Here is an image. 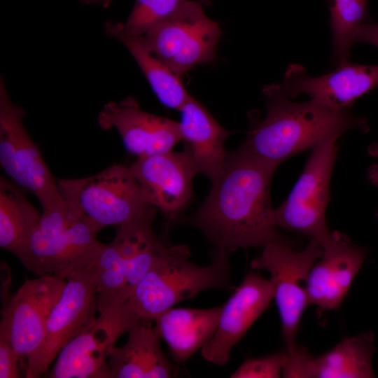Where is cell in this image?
I'll use <instances>...</instances> for the list:
<instances>
[{
  "label": "cell",
  "instance_id": "21",
  "mask_svg": "<svg viewBox=\"0 0 378 378\" xmlns=\"http://www.w3.org/2000/svg\"><path fill=\"white\" fill-rule=\"evenodd\" d=\"M106 34L120 41L128 50L148 81L159 101L166 107L179 111L190 94L180 76L173 73L151 51L144 36H133L125 31L122 22L108 21Z\"/></svg>",
  "mask_w": 378,
  "mask_h": 378
},
{
  "label": "cell",
  "instance_id": "28",
  "mask_svg": "<svg viewBox=\"0 0 378 378\" xmlns=\"http://www.w3.org/2000/svg\"><path fill=\"white\" fill-rule=\"evenodd\" d=\"M355 43H365L378 48V23L368 21L360 26L355 34Z\"/></svg>",
  "mask_w": 378,
  "mask_h": 378
},
{
  "label": "cell",
  "instance_id": "6",
  "mask_svg": "<svg viewBox=\"0 0 378 378\" xmlns=\"http://www.w3.org/2000/svg\"><path fill=\"white\" fill-rule=\"evenodd\" d=\"M335 140L325 142L312 150L303 171L287 199L273 209L276 227L305 234L323 248L333 239L326 222L330 200V183L337 147Z\"/></svg>",
  "mask_w": 378,
  "mask_h": 378
},
{
  "label": "cell",
  "instance_id": "26",
  "mask_svg": "<svg viewBox=\"0 0 378 378\" xmlns=\"http://www.w3.org/2000/svg\"><path fill=\"white\" fill-rule=\"evenodd\" d=\"M282 376L286 378L316 377V358L302 346L296 344L285 351Z\"/></svg>",
  "mask_w": 378,
  "mask_h": 378
},
{
  "label": "cell",
  "instance_id": "4",
  "mask_svg": "<svg viewBox=\"0 0 378 378\" xmlns=\"http://www.w3.org/2000/svg\"><path fill=\"white\" fill-rule=\"evenodd\" d=\"M100 230L70 211L63 202L43 209L41 218L18 255L29 270L38 276L64 279L96 262L104 244Z\"/></svg>",
  "mask_w": 378,
  "mask_h": 378
},
{
  "label": "cell",
  "instance_id": "25",
  "mask_svg": "<svg viewBox=\"0 0 378 378\" xmlns=\"http://www.w3.org/2000/svg\"><path fill=\"white\" fill-rule=\"evenodd\" d=\"M286 351L246 360L230 376L232 378H278L282 375Z\"/></svg>",
  "mask_w": 378,
  "mask_h": 378
},
{
  "label": "cell",
  "instance_id": "7",
  "mask_svg": "<svg viewBox=\"0 0 378 378\" xmlns=\"http://www.w3.org/2000/svg\"><path fill=\"white\" fill-rule=\"evenodd\" d=\"M222 30L205 13L202 4L190 0L144 35L153 53L181 77L216 57Z\"/></svg>",
  "mask_w": 378,
  "mask_h": 378
},
{
  "label": "cell",
  "instance_id": "31",
  "mask_svg": "<svg viewBox=\"0 0 378 378\" xmlns=\"http://www.w3.org/2000/svg\"><path fill=\"white\" fill-rule=\"evenodd\" d=\"M85 4H97L104 7H107L110 4V0H80Z\"/></svg>",
  "mask_w": 378,
  "mask_h": 378
},
{
  "label": "cell",
  "instance_id": "32",
  "mask_svg": "<svg viewBox=\"0 0 378 378\" xmlns=\"http://www.w3.org/2000/svg\"><path fill=\"white\" fill-rule=\"evenodd\" d=\"M368 152L372 157L378 158V141H374L369 145Z\"/></svg>",
  "mask_w": 378,
  "mask_h": 378
},
{
  "label": "cell",
  "instance_id": "1",
  "mask_svg": "<svg viewBox=\"0 0 378 378\" xmlns=\"http://www.w3.org/2000/svg\"><path fill=\"white\" fill-rule=\"evenodd\" d=\"M277 167L240 149L227 153L192 224L216 247L230 251L284 239L272 219L270 188Z\"/></svg>",
  "mask_w": 378,
  "mask_h": 378
},
{
  "label": "cell",
  "instance_id": "27",
  "mask_svg": "<svg viewBox=\"0 0 378 378\" xmlns=\"http://www.w3.org/2000/svg\"><path fill=\"white\" fill-rule=\"evenodd\" d=\"M27 360L13 348L6 334L0 330V378H18L26 375Z\"/></svg>",
  "mask_w": 378,
  "mask_h": 378
},
{
  "label": "cell",
  "instance_id": "19",
  "mask_svg": "<svg viewBox=\"0 0 378 378\" xmlns=\"http://www.w3.org/2000/svg\"><path fill=\"white\" fill-rule=\"evenodd\" d=\"M221 309L172 307L153 320L155 330L167 344L176 363H184L213 337Z\"/></svg>",
  "mask_w": 378,
  "mask_h": 378
},
{
  "label": "cell",
  "instance_id": "24",
  "mask_svg": "<svg viewBox=\"0 0 378 378\" xmlns=\"http://www.w3.org/2000/svg\"><path fill=\"white\" fill-rule=\"evenodd\" d=\"M188 0H135L126 22L125 32L133 36H144L150 29L172 15Z\"/></svg>",
  "mask_w": 378,
  "mask_h": 378
},
{
  "label": "cell",
  "instance_id": "8",
  "mask_svg": "<svg viewBox=\"0 0 378 378\" xmlns=\"http://www.w3.org/2000/svg\"><path fill=\"white\" fill-rule=\"evenodd\" d=\"M99 314L62 349L48 377L111 378L108 358L118 338L150 321L138 315L129 300L118 301Z\"/></svg>",
  "mask_w": 378,
  "mask_h": 378
},
{
  "label": "cell",
  "instance_id": "22",
  "mask_svg": "<svg viewBox=\"0 0 378 378\" xmlns=\"http://www.w3.org/2000/svg\"><path fill=\"white\" fill-rule=\"evenodd\" d=\"M24 190L10 179L1 176L0 246L16 257L41 216Z\"/></svg>",
  "mask_w": 378,
  "mask_h": 378
},
{
  "label": "cell",
  "instance_id": "29",
  "mask_svg": "<svg viewBox=\"0 0 378 378\" xmlns=\"http://www.w3.org/2000/svg\"><path fill=\"white\" fill-rule=\"evenodd\" d=\"M11 282V273L8 265L4 262H1V299L3 307H4L9 301V289Z\"/></svg>",
  "mask_w": 378,
  "mask_h": 378
},
{
  "label": "cell",
  "instance_id": "11",
  "mask_svg": "<svg viewBox=\"0 0 378 378\" xmlns=\"http://www.w3.org/2000/svg\"><path fill=\"white\" fill-rule=\"evenodd\" d=\"M97 272L95 263L66 279L62 294L48 319L39 346L27 358L25 377L47 374L62 349L95 318Z\"/></svg>",
  "mask_w": 378,
  "mask_h": 378
},
{
  "label": "cell",
  "instance_id": "33",
  "mask_svg": "<svg viewBox=\"0 0 378 378\" xmlns=\"http://www.w3.org/2000/svg\"><path fill=\"white\" fill-rule=\"evenodd\" d=\"M211 0H199V2L202 4H208Z\"/></svg>",
  "mask_w": 378,
  "mask_h": 378
},
{
  "label": "cell",
  "instance_id": "13",
  "mask_svg": "<svg viewBox=\"0 0 378 378\" xmlns=\"http://www.w3.org/2000/svg\"><path fill=\"white\" fill-rule=\"evenodd\" d=\"M129 168L150 203L167 219L177 218L189 205L198 173L186 148L136 158Z\"/></svg>",
  "mask_w": 378,
  "mask_h": 378
},
{
  "label": "cell",
  "instance_id": "10",
  "mask_svg": "<svg viewBox=\"0 0 378 378\" xmlns=\"http://www.w3.org/2000/svg\"><path fill=\"white\" fill-rule=\"evenodd\" d=\"M24 110L10 100L0 81V164L12 181L35 195L43 209L63 202L57 180L23 125Z\"/></svg>",
  "mask_w": 378,
  "mask_h": 378
},
{
  "label": "cell",
  "instance_id": "12",
  "mask_svg": "<svg viewBox=\"0 0 378 378\" xmlns=\"http://www.w3.org/2000/svg\"><path fill=\"white\" fill-rule=\"evenodd\" d=\"M65 284L66 279L56 276L27 279L2 307L0 330L24 360L41 344Z\"/></svg>",
  "mask_w": 378,
  "mask_h": 378
},
{
  "label": "cell",
  "instance_id": "2",
  "mask_svg": "<svg viewBox=\"0 0 378 378\" xmlns=\"http://www.w3.org/2000/svg\"><path fill=\"white\" fill-rule=\"evenodd\" d=\"M267 114L253 122L239 149L265 162L279 165L307 149L344 133L370 130L366 118L354 115L349 108H334L310 99L295 102L286 94L281 84L262 88Z\"/></svg>",
  "mask_w": 378,
  "mask_h": 378
},
{
  "label": "cell",
  "instance_id": "30",
  "mask_svg": "<svg viewBox=\"0 0 378 378\" xmlns=\"http://www.w3.org/2000/svg\"><path fill=\"white\" fill-rule=\"evenodd\" d=\"M368 179L370 184L378 188V164H372L368 168ZM376 216L378 220V211L376 213Z\"/></svg>",
  "mask_w": 378,
  "mask_h": 378
},
{
  "label": "cell",
  "instance_id": "23",
  "mask_svg": "<svg viewBox=\"0 0 378 378\" xmlns=\"http://www.w3.org/2000/svg\"><path fill=\"white\" fill-rule=\"evenodd\" d=\"M372 331L346 337L316 358L317 378L374 377L372 366L374 352Z\"/></svg>",
  "mask_w": 378,
  "mask_h": 378
},
{
  "label": "cell",
  "instance_id": "18",
  "mask_svg": "<svg viewBox=\"0 0 378 378\" xmlns=\"http://www.w3.org/2000/svg\"><path fill=\"white\" fill-rule=\"evenodd\" d=\"M181 139L190 153L198 174L211 183L226 161L225 143L231 132L222 127L207 108L191 95L179 110Z\"/></svg>",
  "mask_w": 378,
  "mask_h": 378
},
{
  "label": "cell",
  "instance_id": "15",
  "mask_svg": "<svg viewBox=\"0 0 378 378\" xmlns=\"http://www.w3.org/2000/svg\"><path fill=\"white\" fill-rule=\"evenodd\" d=\"M98 124L104 130L115 129L126 150L137 158L172 150L182 140L178 122L142 110L134 97L106 104Z\"/></svg>",
  "mask_w": 378,
  "mask_h": 378
},
{
  "label": "cell",
  "instance_id": "17",
  "mask_svg": "<svg viewBox=\"0 0 378 378\" xmlns=\"http://www.w3.org/2000/svg\"><path fill=\"white\" fill-rule=\"evenodd\" d=\"M323 249L304 281V289L309 304L332 310L344 300L368 251L338 231L333 232L332 241Z\"/></svg>",
  "mask_w": 378,
  "mask_h": 378
},
{
  "label": "cell",
  "instance_id": "16",
  "mask_svg": "<svg viewBox=\"0 0 378 378\" xmlns=\"http://www.w3.org/2000/svg\"><path fill=\"white\" fill-rule=\"evenodd\" d=\"M290 98L302 94L323 105L338 109L349 108L360 96L378 87V65L340 64L331 72L311 76L301 64L288 66L281 84Z\"/></svg>",
  "mask_w": 378,
  "mask_h": 378
},
{
  "label": "cell",
  "instance_id": "20",
  "mask_svg": "<svg viewBox=\"0 0 378 378\" xmlns=\"http://www.w3.org/2000/svg\"><path fill=\"white\" fill-rule=\"evenodd\" d=\"M140 323L128 332L126 343L114 346L108 364L111 378H168L172 366L164 354L155 328Z\"/></svg>",
  "mask_w": 378,
  "mask_h": 378
},
{
  "label": "cell",
  "instance_id": "5",
  "mask_svg": "<svg viewBox=\"0 0 378 378\" xmlns=\"http://www.w3.org/2000/svg\"><path fill=\"white\" fill-rule=\"evenodd\" d=\"M67 209L99 230L120 227L153 205L129 167L113 164L90 176L57 180Z\"/></svg>",
  "mask_w": 378,
  "mask_h": 378
},
{
  "label": "cell",
  "instance_id": "14",
  "mask_svg": "<svg viewBox=\"0 0 378 378\" xmlns=\"http://www.w3.org/2000/svg\"><path fill=\"white\" fill-rule=\"evenodd\" d=\"M274 296L270 279L253 272L247 273L222 305L216 331L201 349L203 358L217 365H225L232 349L267 309Z\"/></svg>",
  "mask_w": 378,
  "mask_h": 378
},
{
  "label": "cell",
  "instance_id": "3",
  "mask_svg": "<svg viewBox=\"0 0 378 378\" xmlns=\"http://www.w3.org/2000/svg\"><path fill=\"white\" fill-rule=\"evenodd\" d=\"M227 248L215 247L209 265L190 261L186 245H167L145 277L132 289L128 300L138 314L153 321L180 302L207 289L230 290L229 255Z\"/></svg>",
  "mask_w": 378,
  "mask_h": 378
},
{
  "label": "cell",
  "instance_id": "9",
  "mask_svg": "<svg viewBox=\"0 0 378 378\" xmlns=\"http://www.w3.org/2000/svg\"><path fill=\"white\" fill-rule=\"evenodd\" d=\"M323 253L322 246L314 239H311L304 249L297 251L284 238L266 244L262 253L251 262L252 268L263 270L270 274L286 350L297 344L300 321L309 305L302 281H305L311 268Z\"/></svg>",
  "mask_w": 378,
  "mask_h": 378
}]
</instances>
